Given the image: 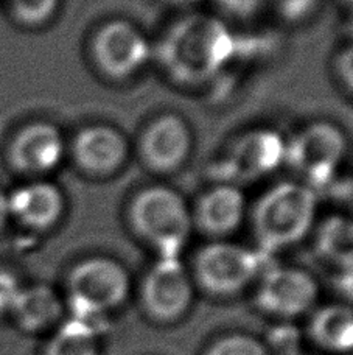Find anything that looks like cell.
Here are the masks:
<instances>
[{
  "instance_id": "cell-11",
  "label": "cell",
  "mask_w": 353,
  "mask_h": 355,
  "mask_svg": "<svg viewBox=\"0 0 353 355\" xmlns=\"http://www.w3.org/2000/svg\"><path fill=\"white\" fill-rule=\"evenodd\" d=\"M318 293V284L307 271L293 266H277L262 277L255 304L271 316L296 318L313 307Z\"/></svg>"
},
{
  "instance_id": "cell-1",
  "label": "cell",
  "mask_w": 353,
  "mask_h": 355,
  "mask_svg": "<svg viewBox=\"0 0 353 355\" xmlns=\"http://www.w3.org/2000/svg\"><path fill=\"white\" fill-rule=\"evenodd\" d=\"M234 55V37L215 17L187 16L176 22L161 46V61L167 73L182 85L210 80Z\"/></svg>"
},
{
  "instance_id": "cell-9",
  "label": "cell",
  "mask_w": 353,
  "mask_h": 355,
  "mask_svg": "<svg viewBox=\"0 0 353 355\" xmlns=\"http://www.w3.org/2000/svg\"><path fill=\"white\" fill-rule=\"evenodd\" d=\"M193 301V282L179 257H159L145 275L141 302L148 318L162 324L187 313Z\"/></svg>"
},
{
  "instance_id": "cell-25",
  "label": "cell",
  "mask_w": 353,
  "mask_h": 355,
  "mask_svg": "<svg viewBox=\"0 0 353 355\" xmlns=\"http://www.w3.org/2000/svg\"><path fill=\"white\" fill-rule=\"evenodd\" d=\"M11 217L10 215V202H8V195L3 193L0 190V231L3 230L6 221Z\"/></svg>"
},
{
  "instance_id": "cell-21",
  "label": "cell",
  "mask_w": 353,
  "mask_h": 355,
  "mask_svg": "<svg viewBox=\"0 0 353 355\" xmlns=\"http://www.w3.org/2000/svg\"><path fill=\"white\" fill-rule=\"evenodd\" d=\"M204 355H269L268 349L254 337L243 334L226 335L207 347Z\"/></svg>"
},
{
  "instance_id": "cell-17",
  "label": "cell",
  "mask_w": 353,
  "mask_h": 355,
  "mask_svg": "<svg viewBox=\"0 0 353 355\" xmlns=\"http://www.w3.org/2000/svg\"><path fill=\"white\" fill-rule=\"evenodd\" d=\"M311 340L325 351L345 354L353 351V307L332 304L313 315L310 321Z\"/></svg>"
},
{
  "instance_id": "cell-19",
  "label": "cell",
  "mask_w": 353,
  "mask_h": 355,
  "mask_svg": "<svg viewBox=\"0 0 353 355\" xmlns=\"http://www.w3.org/2000/svg\"><path fill=\"white\" fill-rule=\"evenodd\" d=\"M44 355H98L97 334L86 320L73 316L52 335Z\"/></svg>"
},
{
  "instance_id": "cell-27",
  "label": "cell",
  "mask_w": 353,
  "mask_h": 355,
  "mask_svg": "<svg viewBox=\"0 0 353 355\" xmlns=\"http://www.w3.org/2000/svg\"><path fill=\"white\" fill-rule=\"evenodd\" d=\"M294 355H300V354H294Z\"/></svg>"
},
{
  "instance_id": "cell-8",
  "label": "cell",
  "mask_w": 353,
  "mask_h": 355,
  "mask_svg": "<svg viewBox=\"0 0 353 355\" xmlns=\"http://www.w3.org/2000/svg\"><path fill=\"white\" fill-rule=\"evenodd\" d=\"M287 141L271 128H255L238 136L218 164L221 181L234 186L254 182L285 164Z\"/></svg>"
},
{
  "instance_id": "cell-18",
  "label": "cell",
  "mask_w": 353,
  "mask_h": 355,
  "mask_svg": "<svg viewBox=\"0 0 353 355\" xmlns=\"http://www.w3.org/2000/svg\"><path fill=\"white\" fill-rule=\"evenodd\" d=\"M318 254L339 270L353 265V220L339 217L325 218L316 232Z\"/></svg>"
},
{
  "instance_id": "cell-22",
  "label": "cell",
  "mask_w": 353,
  "mask_h": 355,
  "mask_svg": "<svg viewBox=\"0 0 353 355\" xmlns=\"http://www.w3.org/2000/svg\"><path fill=\"white\" fill-rule=\"evenodd\" d=\"M22 285L11 271L0 268V315H10Z\"/></svg>"
},
{
  "instance_id": "cell-4",
  "label": "cell",
  "mask_w": 353,
  "mask_h": 355,
  "mask_svg": "<svg viewBox=\"0 0 353 355\" xmlns=\"http://www.w3.org/2000/svg\"><path fill=\"white\" fill-rule=\"evenodd\" d=\"M128 293V271L109 257L84 259L67 276V301L80 320L111 312L125 302Z\"/></svg>"
},
{
  "instance_id": "cell-23",
  "label": "cell",
  "mask_w": 353,
  "mask_h": 355,
  "mask_svg": "<svg viewBox=\"0 0 353 355\" xmlns=\"http://www.w3.org/2000/svg\"><path fill=\"white\" fill-rule=\"evenodd\" d=\"M335 285L338 293L345 300L344 304H349V306L353 307V265L339 270Z\"/></svg>"
},
{
  "instance_id": "cell-13",
  "label": "cell",
  "mask_w": 353,
  "mask_h": 355,
  "mask_svg": "<svg viewBox=\"0 0 353 355\" xmlns=\"http://www.w3.org/2000/svg\"><path fill=\"white\" fill-rule=\"evenodd\" d=\"M67 145L58 126L33 122L16 132L10 144L8 157L12 167L28 176H44L60 166Z\"/></svg>"
},
{
  "instance_id": "cell-10",
  "label": "cell",
  "mask_w": 353,
  "mask_h": 355,
  "mask_svg": "<svg viewBox=\"0 0 353 355\" xmlns=\"http://www.w3.org/2000/svg\"><path fill=\"white\" fill-rule=\"evenodd\" d=\"M193 150L190 125L178 114H162L145 126L137 151L145 167L159 175L178 172Z\"/></svg>"
},
{
  "instance_id": "cell-2",
  "label": "cell",
  "mask_w": 353,
  "mask_h": 355,
  "mask_svg": "<svg viewBox=\"0 0 353 355\" xmlns=\"http://www.w3.org/2000/svg\"><path fill=\"white\" fill-rule=\"evenodd\" d=\"M318 198L300 181H283L257 200L251 225L263 250L279 251L304 240L316 220Z\"/></svg>"
},
{
  "instance_id": "cell-6",
  "label": "cell",
  "mask_w": 353,
  "mask_h": 355,
  "mask_svg": "<svg viewBox=\"0 0 353 355\" xmlns=\"http://www.w3.org/2000/svg\"><path fill=\"white\" fill-rule=\"evenodd\" d=\"M344 132L330 122H313L287 141L285 164L304 184H324L336 173L345 156Z\"/></svg>"
},
{
  "instance_id": "cell-16",
  "label": "cell",
  "mask_w": 353,
  "mask_h": 355,
  "mask_svg": "<svg viewBox=\"0 0 353 355\" xmlns=\"http://www.w3.org/2000/svg\"><path fill=\"white\" fill-rule=\"evenodd\" d=\"M10 315L24 332L37 334L47 331L60 321L62 304L60 296L48 285L22 287Z\"/></svg>"
},
{
  "instance_id": "cell-15",
  "label": "cell",
  "mask_w": 353,
  "mask_h": 355,
  "mask_svg": "<svg viewBox=\"0 0 353 355\" xmlns=\"http://www.w3.org/2000/svg\"><path fill=\"white\" fill-rule=\"evenodd\" d=\"M10 215L33 231H48L60 223L66 211L61 189L53 182L35 180L8 195Z\"/></svg>"
},
{
  "instance_id": "cell-5",
  "label": "cell",
  "mask_w": 353,
  "mask_h": 355,
  "mask_svg": "<svg viewBox=\"0 0 353 355\" xmlns=\"http://www.w3.org/2000/svg\"><path fill=\"white\" fill-rule=\"evenodd\" d=\"M260 271V257L246 246L215 240L194 256V281L207 293L232 296L254 281Z\"/></svg>"
},
{
  "instance_id": "cell-24",
  "label": "cell",
  "mask_w": 353,
  "mask_h": 355,
  "mask_svg": "<svg viewBox=\"0 0 353 355\" xmlns=\"http://www.w3.org/2000/svg\"><path fill=\"white\" fill-rule=\"evenodd\" d=\"M339 72L352 91H353V47L344 52L341 61H339Z\"/></svg>"
},
{
  "instance_id": "cell-20",
  "label": "cell",
  "mask_w": 353,
  "mask_h": 355,
  "mask_svg": "<svg viewBox=\"0 0 353 355\" xmlns=\"http://www.w3.org/2000/svg\"><path fill=\"white\" fill-rule=\"evenodd\" d=\"M10 6L19 22L37 27L53 17L60 0H10Z\"/></svg>"
},
{
  "instance_id": "cell-7",
  "label": "cell",
  "mask_w": 353,
  "mask_h": 355,
  "mask_svg": "<svg viewBox=\"0 0 353 355\" xmlns=\"http://www.w3.org/2000/svg\"><path fill=\"white\" fill-rule=\"evenodd\" d=\"M151 46L143 31L125 19H112L93 33L91 58L106 78L122 81L132 78L147 66Z\"/></svg>"
},
{
  "instance_id": "cell-3",
  "label": "cell",
  "mask_w": 353,
  "mask_h": 355,
  "mask_svg": "<svg viewBox=\"0 0 353 355\" xmlns=\"http://www.w3.org/2000/svg\"><path fill=\"white\" fill-rule=\"evenodd\" d=\"M132 232L159 257H179L193 231L192 209L182 195L165 186H150L128 206Z\"/></svg>"
},
{
  "instance_id": "cell-26",
  "label": "cell",
  "mask_w": 353,
  "mask_h": 355,
  "mask_svg": "<svg viewBox=\"0 0 353 355\" xmlns=\"http://www.w3.org/2000/svg\"><path fill=\"white\" fill-rule=\"evenodd\" d=\"M350 3H352V5H353V0H350Z\"/></svg>"
},
{
  "instance_id": "cell-14",
  "label": "cell",
  "mask_w": 353,
  "mask_h": 355,
  "mask_svg": "<svg viewBox=\"0 0 353 355\" xmlns=\"http://www.w3.org/2000/svg\"><path fill=\"white\" fill-rule=\"evenodd\" d=\"M246 217V198L242 189L221 182L199 196L192 209L193 227L207 237L221 240L234 234Z\"/></svg>"
},
{
  "instance_id": "cell-12",
  "label": "cell",
  "mask_w": 353,
  "mask_h": 355,
  "mask_svg": "<svg viewBox=\"0 0 353 355\" xmlns=\"http://www.w3.org/2000/svg\"><path fill=\"white\" fill-rule=\"evenodd\" d=\"M128 139L116 126L89 125L75 135L71 155L80 172L92 178L117 173L129 157Z\"/></svg>"
}]
</instances>
